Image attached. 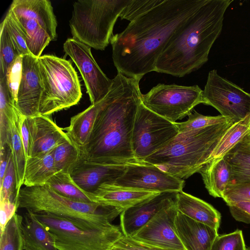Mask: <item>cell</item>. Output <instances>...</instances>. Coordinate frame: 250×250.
<instances>
[{"label": "cell", "mask_w": 250, "mask_h": 250, "mask_svg": "<svg viewBox=\"0 0 250 250\" xmlns=\"http://www.w3.org/2000/svg\"><path fill=\"white\" fill-rule=\"evenodd\" d=\"M205 0H163L130 21L110 43L118 72L141 79L155 70L157 60L170 39Z\"/></svg>", "instance_id": "6da1fadb"}, {"label": "cell", "mask_w": 250, "mask_h": 250, "mask_svg": "<svg viewBox=\"0 0 250 250\" xmlns=\"http://www.w3.org/2000/svg\"><path fill=\"white\" fill-rule=\"evenodd\" d=\"M103 99L86 145L80 157L117 165L141 163L134 157L132 134L136 114L142 103L140 79L118 72Z\"/></svg>", "instance_id": "7a4b0ae2"}, {"label": "cell", "mask_w": 250, "mask_h": 250, "mask_svg": "<svg viewBox=\"0 0 250 250\" xmlns=\"http://www.w3.org/2000/svg\"><path fill=\"white\" fill-rule=\"evenodd\" d=\"M232 0H205L170 39L155 64V71L183 77L200 68L223 29Z\"/></svg>", "instance_id": "3957f363"}, {"label": "cell", "mask_w": 250, "mask_h": 250, "mask_svg": "<svg viewBox=\"0 0 250 250\" xmlns=\"http://www.w3.org/2000/svg\"><path fill=\"white\" fill-rule=\"evenodd\" d=\"M225 123L179 132L163 147L145 159L173 176L183 179L199 172L227 130L234 124Z\"/></svg>", "instance_id": "277c9868"}, {"label": "cell", "mask_w": 250, "mask_h": 250, "mask_svg": "<svg viewBox=\"0 0 250 250\" xmlns=\"http://www.w3.org/2000/svg\"><path fill=\"white\" fill-rule=\"evenodd\" d=\"M18 208L34 214L46 213L69 220L88 229H104L123 210L97 203L72 200L58 193L47 185L21 187L18 195Z\"/></svg>", "instance_id": "5b68a950"}, {"label": "cell", "mask_w": 250, "mask_h": 250, "mask_svg": "<svg viewBox=\"0 0 250 250\" xmlns=\"http://www.w3.org/2000/svg\"><path fill=\"white\" fill-rule=\"evenodd\" d=\"M130 0H78L73 3L69 26L72 38L90 48L104 50L114 26Z\"/></svg>", "instance_id": "8992f818"}, {"label": "cell", "mask_w": 250, "mask_h": 250, "mask_svg": "<svg viewBox=\"0 0 250 250\" xmlns=\"http://www.w3.org/2000/svg\"><path fill=\"white\" fill-rule=\"evenodd\" d=\"M42 91L38 114L52 113L77 104L82 96L77 73L69 61L53 55L38 58Z\"/></svg>", "instance_id": "52a82bcc"}, {"label": "cell", "mask_w": 250, "mask_h": 250, "mask_svg": "<svg viewBox=\"0 0 250 250\" xmlns=\"http://www.w3.org/2000/svg\"><path fill=\"white\" fill-rule=\"evenodd\" d=\"M35 215L53 235L58 250H111L123 235L115 225L104 229H88L51 214Z\"/></svg>", "instance_id": "ba28073f"}, {"label": "cell", "mask_w": 250, "mask_h": 250, "mask_svg": "<svg viewBox=\"0 0 250 250\" xmlns=\"http://www.w3.org/2000/svg\"><path fill=\"white\" fill-rule=\"evenodd\" d=\"M202 93L198 85L158 83L146 94H142V103L149 110L174 123L203 103Z\"/></svg>", "instance_id": "9c48e42d"}, {"label": "cell", "mask_w": 250, "mask_h": 250, "mask_svg": "<svg viewBox=\"0 0 250 250\" xmlns=\"http://www.w3.org/2000/svg\"><path fill=\"white\" fill-rule=\"evenodd\" d=\"M179 133L172 123L147 108L141 103L134 120L132 149L139 162L163 147Z\"/></svg>", "instance_id": "30bf717a"}, {"label": "cell", "mask_w": 250, "mask_h": 250, "mask_svg": "<svg viewBox=\"0 0 250 250\" xmlns=\"http://www.w3.org/2000/svg\"><path fill=\"white\" fill-rule=\"evenodd\" d=\"M202 99V104L213 107L234 123L250 114V94L220 76L215 69L208 72Z\"/></svg>", "instance_id": "8fae6325"}, {"label": "cell", "mask_w": 250, "mask_h": 250, "mask_svg": "<svg viewBox=\"0 0 250 250\" xmlns=\"http://www.w3.org/2000/svg\"><path fill=\"white\" fill-rule=\"evenodd\" d=\"M122 188L153 192L182 191L185 181L158 167L146 162L127 165L124 173L113 184Z\"/></svg>", "instance_id": "7c38bea8"}, {"label": "cell", "mask_w": 250, "mask_h": 250, "mask_svg": "<svg viewBox=\"0 0 250 250\" xmlns=\"http://www.w3.org/2000/svg\"><path fill=\"white\" fill-rule=\"evenodd\" d=\"M63 48L78 68L91 104L102 100L109 92L113 80L109 79L100 68L93 57L90 47L71 38L66 40Z\"/></svg>", "instance_id": "4fadbf2b"}, {"label": "cell", "mask_w": 250, "mask_h": 250, "mask_svg": "<svg viewBox=\"0 0 250 250\" xmlns=\"http://www.w3.org/2000/svg\"><path fill=\"white\" fill-rule=\"evenodd\" d=\"M178 212L176 203L162 209L131 238L151 246L185 250L175 230Z\"/></svg>", "instance_id": "5bb4252c"}, {"label": "cell", "mask_w": 250, "mask_h": 250, "mask_svg": "<svg viewBox=\"0 0 250 250\" xmlns=\"http://www.w3.org/2000/svg\"><path fill=\"white\" fill-rule=\"evenodd\" d=\"M127 166L80 157L69 173L74 182L90 196L101 185L113 184L124 173Z\"/></svg>", "instance_id": "9a60e30c"}, {"label": "cell", "mask_w": 250, "mask_h": 250, "mask_svg": "<svg viewBox=\"0 0 250 250\" xmlns=\"http://www.w3.org/2000/svg\"><path fill=\"white\" fill-rule=\"evenodd\" d=\"M178 192H160L125 209L120 214L123 234L133 237L162 209L176 203Z\"/></svg>", "instance_id": "2e32d148"}, {"label": "cell", "mask_w": 250, "mask_h": 250, "mask_svg": "<svg viewBox=\"0 0 250 250\" xmlns=\"http://www.w3.org/2000/svg\"><path fill=\"white\" fill-rule=\"evenodd\" d=\"M42 91L38 58L31 54L23 55L21 77L16 104L17 108L26 117L39 114Z\"/></svg>", "instance_id": "e0dca14e"}, {"label": "cell", "mask_w": 250, "mask_h": 250, "mask_svg": "<svg viewBox=\"0 0 250 250\" xmlns=\"http://www.w3.org/2000/svg\"><path fill=\"white\" fill-rule=\"evenodd\" d=\"M26 119L31 138V157L46 153L69 139L50 116L39 114Z\"/></svg>", "instance_id": "ac0fdd59"}, {"label": "cell", "mask_w": 250, "mask_h": 250, "mask_svg": "<svg viewBox=\"0 0 250 250\" xmlns=\"http://www.w3.org/2000/svg\"><path fill=\"white\" fill-rule=\"evenodd\" d=\"M177 235L185 250H210L218 231L178 212L175 221Z\"/></svg>", "instance_id": "d6986e66"}, {"label": "cell", "mask_w": 250, "mask_h": 250, "mask_svg": "<svg viewBox=\"0 0 250 250\" xmlns=\"http://www.w3.org/2000/svg\"><path fill=\"white\" fill-rule=\"evenodd\" d=\"M18 17L36 21L51 41L57 37V22L49 0H14L9 8Z\"/></svg>", "instance_id": "ffe728a7"}, {"label": "cell", "mask_w": 250, "mask_h": 250, "mask_svg": "<svg viewBox=\"0 0 250 250\" xmlns=\"http://www.w3.org/2000/svg\"><path fill=\"white\" fill-rule=\"evenodd\" d=\"M158 193L139 191L116 187L104 184L90 195L94 203L123 210Z\"/></svg>", "instance_id": "44dd1931"}, {"label": "cell", "mask_w": 250, "mask_h": 250, "mask_svg": "<svg viewBox=\"0 0 250 250\" xmlns=\"http://www.w3.org/2000/svg\"><path fill=\"white\" fill-rule=\"evenodd\" d=\"M176 206L180 213L218 231L221 215L210 204L181 191L177 193Z\"/></svg>", "instance_id": "7402d4cb"}, {"label": "cell", "mask_w": 250, "mask_h": 250, "mask_svg": "<svg viewBox=\"0 0 250 250\" xmlns=\"http://www.w3.org/2000/svg\"><path fill=\"white\" fill-rule=\"evenodd\" d=\"M21 229L23 250H58L53 235L33 213L23 214Z\"/></svg>", "instance_id": "603a6c76"}, {"label": "cell", "mask_w": 250, "mask_h": 250, "mask_svg": "<svg viewBox=\"0 0 250 250\" xmlns=\"http://www.w3.org/2000/svg\"><path fill=\"white\" fill-rule=\"evenodd\" d=\"M224 158L230 169L228 186L250 185V142L247 135Z\"/></svg>", "instance_id": "cb8c5ba5"}, {"label": "cell", "mask_w": 250, "mask_h": 250, "mask_svg": "<svg viewBox=\"0 0 250 250\" xmlns=\"http://www.w3.org/2000/svg\"><path fill=\"white\" fill-rule=\"evenodd\" d=\"M103 102V99L71 117L69 125L62 129L66 131L67 137L79 150L86 145L89 140Z\"/></svg>", "instance_id": "d4e9b609"}, {"label": "cell", "mask_w": 250, "mask_h": 250, "mask_svg": "<svg viewBox=\"0 0 250 250\" xmlns=\"http://www.w3.org/2000/svg\"><path fill=\"white\" fill-rule=\"evenodd\" d=\"M208 193L215 198H223L230 180L229 166L225 158L212 160L199 171Z\"/></svg>", "instance_id": "484cf974"}, {"label": "cell", "mask_w": 250, "mask_h": 250, "mask_svg": "<svg viewBox=\"0 0 250 250\" xmlns=\"http://www.w3.org/2000/svg\"><path fill=\"white\" fill-rule=\"evenodd\" d=\"M52 150L46 153L30 157L26 160L24 186L45 185L58 172L54 165Z\"/></svg>", "instance_id": "4316f807"}, {"label": "cell", "mask_w": 250, "mask_h": 250, "mask_svg": "<svg viewBox=\"0 0 250 250\" xmlns=\"http://www.w3.org/2000/svg\"><path fill=\"white\" fill-rule=\"evenodd\" d=\"M22 115L18 109L11 122L8 143V146L11 151L14 165L18 194L23 185L26 161L21 131V122Z\"/></svg>", "instance_id": "83f0119b"}, {"label": "cell", "mask_w": 250, "mask_h": 250, "mask_svg": "<svg viewBox=\"0 0 250 250\" xmlns=\"http://www.w3.org/2000/svg\"><path fill=\"white\" fill-rule=\"evenodd\" d=\"M250 131V114L244 119L234 123L222 136L209 162L224 158Z\"/></svg>", "instance_id": "f1b7e54d"}, {"label": "cell", "mask_w": 250, "mask_h": 250, "mask_svg": "<svg viewBox=\"0 0 250 250\" xmlns=\"http://www.w3.org/2000/svg\"><path fill=\"white\" fill-rule=\"evenodd\" d=\"M16 17L25 34L26 45L29 51L34 57L39 58L45 47L51 41L50 38L36 21Z\"/></svg>", "instance_id": "f546056e"}, {"label": "cell", "mask_w": 250, "mask_h": 250, "mask_svg": "<svg viewBox=\"0 0 250 250\" xmlns=\"http://www.w3.org/2000/svg\"><path fill=\"white\" fill-rule=\"evenodd\" d=\"M17 111L9 96L4 77L0 79V150L8 146L11 122Z\"/></svg>", "instance_id": "4dcf8cb0"}, {"label": "cell", "mask_w": 250, "mask_h": 250, "mask_svg": "<svg viewBox=\"0 0 250 250\" xmlns=\"http://www.w3.org/2000/svg\"><path fill=\"white\" fill-rule=\"evenodd\" d=\"M54 190L72 200L86 203H94L73 181L70 173L60 171L54 174L46 183Z\"/></svg>", "instance_id": "1f68e13d"}, {"label": "cell", "mask_w": 250, "mask_h": 250, "mask_svg": "<svg viewBox=\"0 0 250 250\" xmlns=\"http://www.w3.org/2000/svg\"><path fill=\"white\" fill-rule=\"evenodd\" d=\"M57 172H69L80 158V151L69 139L58 145L52 150Z\"/></svg>", "instance_id": "d6a6232c"}, {"label": "cell", "mask_w": 250, "mask_h": 250, "mask_svg": "<svg viewBox=\"0 0 250 250\" xmlns=\"http://www.w3.org/2000/svg\"><path fill=\"white\" fill-rule=\"evenodd\" d=\"M22 216L17 213L0 234V250H23L21 224Z\"/></svg>", "instance_id": "836d02e7"}, {"label": "cell", "mask_w": 250, "mask_h": 250, "mask_svg": "<svg viewBox=\"0 0 250 250\" xmlns=\"http://www.w3.org/2000/svg\"><path fill=\"white\" fill-rule=\"evenodd\" d=\"M0 79L3 78L10 64L19 56L8 31L4 20L0 25Z\"/></svg>", "instance_id": "e575fe53"}, {"label": "cell", "mask_w": 250, "mask_h": 250, "mask_svg": "<svg viewBox=\"0 0 250 250\" xmlns=\"http://www.w3.org/2000/svg\"><path fill=\"white\" fill-rule=\"evenodd\" d=\"M188 116V120L185 122L175 123L179 133L221 124L231 120L222 115L205 116L196 111H194L193 113H190Z\"/></svg>", "instance_id": "d590c367"}, {"label": "cell", "mask_w": 250, "mask_h": 250, "mask_svg": "<svg viewBox=\"0 0 250 250\" xmlns=\"http://www.w3.org/2000/svg\"><path fill=\"white\" fill-rule=\"evenodd\" d=\"M8 31L14 44L20 55L31 54L26 42V36L23 29L14 13L9 9L4 19Z\"/></svg>", "instance_id": "8d00e7d4"}, {"label": "cell", "mask_w": 250, "mask_h": 250, "mask_svg": "<svg viewBox=\"0 0 250 250\" xmlns=\"http://www.w3.org/2000/svg\"><path fill=\"white\" fill-rule=\"evenodd\" d=\"M0 201H8L18 206V194L12 153L10 155L6 172L0 185Z\"/></svg>", "instance_id": "74e56055"}, {"label": "cell", "mask_w": 250, "mask_h": 250, "mask_svg": "<svg viewBox=\"0 0 250 250\" xmlns=\"http://www.w3.org/2000/svg\"><path fill=\"white\" fill-rule=\"evenodd\" d=\"M243 232L236 230L228 234L218 235L210 250H247Z\"/></svg>", "instance_id": "f35d334b"}, {"label": "cell", "mask_w": 250, "mask_h": 250, "mask_svg": "<svg viewBox=\"0 0 250 250\" xmlns=\"http://www.w3.org/2000/svg\"><path fill=\"white\" fill-rule=\"evenodd\" d=\"M22 55L18 57L10 64L5 76L9 96L16 105L22 73Z\"/></svg>", "instance_id": "ab89813d"}, {"label": "cell", "mask_w": 250, "mask_h": 250, "mask_svg": "<svg viewBox=\"0 0 250 250\" xmlns=\"http://www.w3.org/2000/svg\"><path fill=\"white\" fill-rule=\"evenodd\" d=\"M163 0H130L121 13L120 17L131 21L137 17L153 8Z\"/></svg>", "instance_id": "60d3db41"}, {"label": "cell", "mask_w": 250, "mask_h": 250, "mask_svg": "<svg viewBox=\"0 0 250 250\" xmlns=\"http://www.w3.org/2000/svg\"><path fill=\"white\" fill-rule=\"evenodd\" d=\"M222 199L228 206L240 201H250V185L228 186Z\"/></svg>", "instance_id": "b9f144b4"}, {"label": "cell", "mask_w": 250, "mask_h": 250, "mask_svg": "<svg viewBox=\"0 0 250 250\" xmlns=\"http://www.w3.org/2000/svg\"><path fill=\"white\" fill-rule=\"evenodd\" d=\"M111 250H177L147 245L124 235L113 245Z\"/></svg>", "instance_id": "7bdbcfd3"}, {"label": "cell", "mask_w": 250, "mask_h": 250, "mask_svg": "<svg viewBox=\"0 0 250 250\" xmlns=\"http://www.w3.org/2000/svg\"><path fill=\"white\" fill-rule=\"evenodd\" d=\"M229 207L232 216L236 221L250 224V201H240Z\"/></svg>", "instance_id": "ee69618b"}, {"label": "cell", "mask_w": 250, "mask_h": 250, "mask_svg": "<svg viewBox=\"0 0 250 250\" xmlns=\"http://www.w3.org/2000/svg\"><path fill=\"white\" fill-rule=\"evenodd\" d=\"M18 206L8 201H0V234L4 230L8 222L17 213Z\"/></svg>", "instance_id": "f6af8a7d"}, {"label": "cell", "mask_w": 250, "mask_h": 250, "mask_svg": "<svg viewBox=\"0 0 250 250\" xmlns=\"http://www.w3.org/2000/svg\"><path fill=\"white\" fill-rule=\"evenodd\" d=\"M22 141L26 160L31 157V138L26 117L22 115L21 122Z\"/></svg>", "instance_id": "bcb514c9"}, {"label": "cell", "mask_w": 250, "mask_h": 250, "mask_svg": "<svg viewBox=\"0 0 250 250\" xmlns=\"http://www.w3.org/2000/svg\"><path fill=\"white\" fill-rule=\"evenodd\" d=\"M247 138H248V139L249 140L250 142V132L247 135Z\"/></svg>", "instance_id": "7dc6e473"}, {"label": "cell", "mask_w": 250, "mask_h": 250, "mask_svg": "<svg viewBox=\"0 0 250 250\" xmlns=\"http://www.w3.org/2000/svg\"><path fill=\"white\" fill-rule=\"evenodd\" d=\"M247 250H250V247L247 248Z\"/></svg>", "instance_id": "c3c4849f"}]
</instances>
